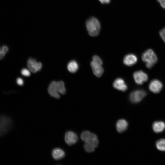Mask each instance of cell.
<instances>
[{
    "mask_svg": "<svg viewBox=\"0 0 165 165\" xmlns=\"http://www.w3.org/2000/svg\"><path fill=\"white\" fill-rule=\"evenodd\" d=\"M90 65L94 75L98 77H100L104 72V69L101 65L92 61L91 62Z\"/></svg>",
    "mask_w": 165,
    "mask_h": 165,
    "instance_id": "5bb4252c",
    "label": "cell"
},
{
    "mask_svg": "<svg viewBox=\"0 0 165 165\" xmlns=\"http://www.w3.org/2000/svg\"><path fill=\"white\" fill-rule=\"evenodd\" d=\"M27 66L29 70L33 73H36L39 71L42 68V64L38 62L35 59H29L27 61Z\"/></svg>",
    "mask_w": 165,
    "mask_h": 165,
    "instance_id": "9c48e42d",
    "label": "cell"
},
{
    "mask_svg": "<svg viewBox=\"0 0 165 165\" xmlns=\"http://www.w3.org/2000/svg\"><path fill=\"white\" fill-rule=\"evenodd\" d=\"M133 76L135 82L138 85H142L148 80L147 75L141 70L135 72Z\"/></svg>",
    "mask_w": 165,
    "mask_h": 165,
    "instance_id": "52a82bcc",
    "label": "cell"
},
{
    "mask_svg": "<svg viewBox=\"0 0 165 165\" xmlns=\"http://www.w3.org/2000/svg\"><path fill=\"white\" fill-rule=\"evenodd\" d=\"M102 3H108L110 1V0H99Z\"/></svg>",
    "mask_w": 165,
    "mask_h": 165,
    "instance_id": "d4e9b609",
    "label": "cell"
},
{
    "mask_svg": "<svg viewBox=\"0 0 165 165\" xmlns=\"http://www.w3.org/2000/svg\"><path fill=\"white\" fill-rule=\"evenodd\" d=\"M78 139V138L77 134L73 131H68L65 134V141L69 146L72 145L76 143Z\"/></svg>",
    "mask_w": 165,
    "mask_h": 165,
    "instance_id": "ba28073f",
    "label": "cell"
},
{
    "mask_svg": "<svg viewBox=\"0 0 165 165\" xmlns=\"http://www.w3.org/2000/svg\"><path fill=\"white\" fill-rule=\"evenodd\" d=\"M86 26L88 33L91 36H96L99 34L100 25L96 18L92 17L88 19L86 22Z\"/></svg>",
    "mask_w": 165,
    "mask_h": 165,
    "instance_id": "3957f363",
    "label": "cell"
},
{
    "mask_svg": "<svg viewBox=\"0 0 165 165\" xmlns=\"http://www.w3.org/2000/svg\"><path fill=\"white\" fill-rule=\"evenodd\" d=\"M159 2L161 7L165 9V0H157Z\"/></svg>",
    "mask_w": 165,
    "mask_h": 165,
    "instance_id": "cb8c5ba5",
    "label": "cell"
},
{
    "mask_svg": "<svg viewBox=\"0 0 165 165\" xmlns=\"http://www.w3.org/2000/svg\"><path fill=\"white\" fill-rule=\"evenodd\" d=\"M67 68L71 72L75 73L77 72L79 68V65L75 60H72L68 64Z\"/></svg>",
    "mask_w": 165,
    "mask_h": 165,
    "instance_id": "e0dca14e",
    "label": "cell"
},
{
    "mask_svg": "<svg viewBox=\"0 0 165 165\" xmlns=\"http://www.w3.org/2000/svg\"><path fill=\"white\" fill-rule=\"evenodd\" d=\"M81 138L85 144L84 147L88 152H93L98 145V140L97 136L88 131H84L81 134Z\"/></svg>",
    "mask_w": 165,
    "mask_h": 165,
    "instance_id": "6da1fadb",
    "label": "cell"
},
{
    "mask_svg": "<svg viewBox=\"0 0 165 165\" xmlns=\"http://www.w3.org/2000/svg\"><path fill=\"white\" fill-rule=\"evenodd\" d=\"M12 125V122L10 118L4 116H0V136L7 133Z\"/></svg>",
    "mask_w": 165,
    "mask_h": 165,
    "instance_id": "5b68a950",
    "label": "cell"
},
{
    "mask_svg": "<svg viewBox=\"0 0 165 165\" xmlns=\"http://www.w3.org/2000/svg\"><path fill=\"white\" fill-rule=\"evenodd\" d=\"M156 146L158 150L165 151V139H161L158 140L156 142Z\"/></svg>",
    "mask_w": 165,
    "mask_h": 165,
    "instance_id": "ac0fdd59",
    "label": "cell"
},
{
    "mask_svg": "<svg viewBox=\"0 0 165 165\" xmlns=\"http://www.w3.org/2000/svg\"><path fill=\"white\" fill-rule=\"evenodd\" d=\"M141 58L143 61L145 63L146 67L149 68H152L157 61L156 55L151 49L145 51L143 53Z\"/></svg>",
    "mask_w": 165,
    "mask_h": 165,
    "instance_id": "277c9868",
    "label": "cell"
},
{
    "mask_svg": "<svg viewBox=\"0 0 165 165\" xmlns=\"http://www.w3.org/2000/svg\"><path fill=\"white\" fill-rule=\"evenodd\" d=\"M113 85L116 89L123 92L126 91L127 89V86L124 80L121 78L116 79L114 81Z\"/></svg>",
    "mask_w": 165,
    "mask_h": 165,
    "instance_id": "8fae6325",
    "label": "cell"
},
{
    "mask_svg": "<svg viewBox=\"0 0 165 165\" xmlns=\"http://www.w3.org/2000/svg\"><path fill=\"white\" fill-rule=\"evenodd\" d=\"M137 60L138 59L136 55L133 54H129L124 57L123 62L125 65L130 66L135 64Z\"/></svg>",
    "mask_w": 165,
    "mask_h": 165,
    "instance_id": "7c38bea8",
    "label": "cell"
},
{
    "mask_svg": "<svg viewBox=\"0 0 165 165\" xmlns=\"http://www.w3.org/2000/svg\"><path fill=\"white\" fill-rule=\"evenodd\" d=\"M152 129L156 133L161 132L165 129V123L162 121H156L153 124Z\"/></svg>",
    "mask_w": 165,
    "mask_h": 165,
    "instance_id": "2e32d148",
    "label": "cell"
},
{
    "mask_svg": "<svg viewBox=\"0 0 165 165\" xmlns=\"http://www.w3.org/2000/svg\"><path fill=\"white\" fill-rule=\"evenodd\" d=\"M48 92L52 97L56 99L59 98V94H64L66 93L64 83L61 81L52 82L49 86Z\"/></svg>",
    "mask_w": 165,
    "mask_h": 165,
    "instance_id": "7a4b0ae2",
    "label": "cell"
},
{
    "mask_svg": "<svg viewBox=\"0 0 165 165\" xmlns=\"http://www.w3.org/2000/svg\"><path fill=\"white\" fill-rule=\"evenodd\" d=\"M128 126L127 122L125 120L121 119L119 120L116 124V129L119 133H122L125 131Z\"/></svg>",
    "mask_w": 165,
    "mask_h": 165,
    "instance_id": "9a60e30c",
    "label": "cell"
},
{
    "mask_svg": "<svg viewBox=\"0 0 165 165\" xmlns=\"http://www.w3.org/2000/svg\"><path fill=\"white\" fill-rule=\"evenodd\" d=\"M21 73L24 76H29L30 75V71L26 68H23L21 70Z\"/></svg>",
    "mask_w": 165,
    "mask_h": 165,
    "instance_id": "44dd1931",
    "label": "cell"
},
{
    "mask_svg": "<svg viewBox=\"0 0 165 165\" xmlns=\"http://www.w3.org/2000/svg\"><path fill=\"white\" fill-rule=\"evenodd\" d=\"M163 88L161 82L157 79L151 81L149 85V89L150 91L154 93H159Z\"/></svg>",
    "mask_w": 165,
    "mask_h": 165,
    "instance_id": "30bf717a",
    "label": "cell"
},
{
    "mask_svg": "<svg viewBox=\"0 0 165 165\" xmlns=\"http://www.w3.org/2000/svg\"><path fill=\"white\" fill-rule=\"evenodd\" d=\"M159 33L161 38L165 42V27L160 31Z\"/></svg>",
    "mask_w": 165,
    "mask_h": 165,
    "instance_id": "7402d4cb",
    "label": "cell"
},
{
    "mask_svg": "<svg viewBox=\"0 0 165 165\" xmlns=\"http://www.w3.org/2000/svg\"><path fill=\"white\" fill-rule=\"evenodd\" d=\"M8 50V48L6 46L3 45L0 47V60L4 57Z\"/></svg>",
    "mask_w": 165,
    "mask_h": 165,
    "instance_id": "d6986e66",
    "label": "cell"
},
{
    "mask_svg": "<svg viewBox=\"0 0 165 165\" xmlns=\"http://www.w3.org/2000/svg\"><path fill=\"white\" fill-rule=\"evenodd\" d=\"M65 153L62 149L57 148H54L52 152V156L55 160H58L64 157Z\"/></svg>",
    "mask_w": 165,
    "mask_h": 165,
    "instance_id": "4fadbf2b",
    "label": "cell"
},
{
    "mask_svg": "<svg viewBox=\"0 0 165 165\" xmlns=\"http://www.w3.org/2000/svg\"><path fill=\"white\" fill-rule=\"evenodd\" d=\"M146 92L142 90H137L131 92L129 96L130 101L133 103L140 101L146 96Z\"/></svg>",
    "mask_w": 165,
    "mask_h": 165,
    "instance_id": "8992f818",
    "label": "cell"
},
{
    "mask_svg": "<svg viewBox=\"0 0 165 165\" xmlns=\"http://www.w3.org/2000/svg\"><path fill=\"white\" fill-rule=\"evenodd\" d=\"M92 61L101 65L103 64V62L102 60L97 55H95L93 56Z\"/></svg>",
    "mask_w": 165,
    "mask_h": 165,
    "instance_id": "ffe728a7",
    "label": "cell"
},
{
    "mask_svg": "<svg viewBox=\"0 0 165 165\" xmlns=\"http://www.w3.org/2000/svg\"><path fill=\"white\" fill-rule=\"evenodd\" d=\"M16 82L19 85L22 86L24 84V81L22 78H18L16 79Z\"/></svg>",
    "mask_w": 165,
    "mask_h": 165,
    "instance_id": "603a6c76",
    "label": "cell"
}]
</instances>
